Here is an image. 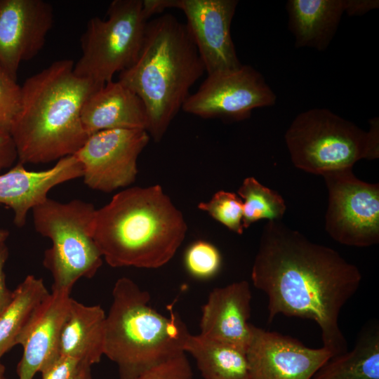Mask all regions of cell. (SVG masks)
Here are the masks:
<instances>
[{
	"label": "cell",
	"instance_id": "cell-15",
	"mask_svg": "<svg viewBox=\"0 0 379 379\" xmlns=\"http://www.w3.org/2000/svg\"><path fill=\"white\" fill-rule=\"evenodd\" d=\"M82 177V168L74 155L65 157L46 170L34 171L18 162L0 173V204L13 212V223L18 228L27 222L28 213L44 202L54 187Z\"/></svg>",
	"mask_w": 379,
	"mask_h": 379
},
{
	"label": "cell",
	"instance_id": "cell-18",
	"mask_svg": "<svg viewBox=\"0 0 379 379\" xmlns=\"http://www.w3.org/2000/svg\"><path fill=\"white\" fill-rule=\"evenodd\" d=\"M81 118L88 136L111 129H148L143 102L119 81L112 80L93 91L83 105Z\"/></svg>",
	"mask_w": 379,
	"mask_h": 379
},
{
	"label": "cell",
	"instance_id": "cell-26",
	"mask_svg": "<svg viewBox=\"0 0 379 379\" xmlns=\"http://www.w3.org/2000/svg\"><path fill=\"white\" fill-rule=\"evenodd\" d=\"M188 272L195 278L207 279L215 276L221 265V255L212 244L198 240L187 248L184 257Z\"/></svg>",
	"mask_w": 379,
	"mask_h": 379
},
{
	"label": "cell",
	"instance_id": "cell-33",
	"mask_svg": "<svg viewBox=\"0 0 379 379\" xmlns=\"http://www.w3.org/2000/svg\"><path fill=\"white\" fill-rule=\"evenodd\" d=\"M144 11L148 18L171 8V0H142Z\"/></svg>",
	"mask_w": 379,
	"mask_h": 379
},
{
	"label": "cell",
	"instance_id": "cell-30",
	"mask_svg": "<svg viewBox=\"0 0 379 379\" xmlns=\"http://www.w3.org/2000/svg\"><path fill=\"white\" fill-rule=\"evenodd\" d=\"M17 159L16 147L10 132L0 129V173L11 168Z\"/></svg>",
	"mask_w": 379,
	"mask_h": 379
},
{
	"label": "cell",
	"instance_id": "cell-11",
	"mask_svg": "<svg viewBox=\"0 0 379 379\" xmlns=\"http://www.w3.org/2000/svg\"><path fill=\"white\" fill-rule=\"evenodd\" d=\"M149 138L142 129H111L89 135L74 154L85 185L103 192L129 186L135 180L137 160Z\"/></svg>",
	"mask_w": 379,
	"mask_h": 379
},
{
	"label": "cell",
	"instance_id": "cell-24",
	"mask_svg": "<svg viewBox=\"0 0 379 379\" xmlns=\"http://www.w3.org/2000/svg\"><path fill=\"white\" fill-rule=\"evenodd\" d=\"M237 193L243 201L244 229L261 219L281 220L286 212V205L283 197L276 191L262 185L254 177L246 178Z\"/></svg>",
	"mask_w": 379,
	"mask_h": 379
},
{
	"label": "cell",
	"instance_id": "cell-19",
	"mask_svg": "<svg viewBox=\"0 0 379 379\" xmlns=\"http://www.w3.org/2000/svg\"><path fill=\"white\" fill-rule=\"evenodd\" d=\"M106 314L100 305H86L72 298L62 325L58 354L90 366L104 355Z\"/></svg>",
	"mask_w": 379,
	"mask_h": 379
},
{
	"label": "cell",
	"instance_id": "cell-1",
	"mask_svg": "<svg viewBox=\"0 0 379 379\" xmlns=\"http://www.w3.org/2000/svg\"><path fill=\"white\" fill-rule=\"evenodd\" d=\"M251 277L267 296L268 322L279 314L311 319L333 357L347 351L338 319L359 287L357 266L334 249L272 220L263 227Z\"/></svg>",
	"mask_w": 379,
	"mask_h": 379
},
{
	"label": "cell",
	"instance_id": "cell-3",
	"mask_svg": "<svg viewBox=\"0 0 379 379\" xmlns=\"http://www.w3.org/2000/svg\"><path fill=\"white\" fill-rule=\"evenodd\" d=\"M187 230L182 213L154 185L124 189L96 209L93 236L110 267L157 269L173 258Z\"/></svg>",
	"mask_w": 379,
	"mask_h": 379
},
{
	"label": "cell",
	"instance_id": "cell-2",
	"mask_svg": "<svg viewBox=\"0 0 379 379\" xmlns=\"http://www.w3.org/2000/svg\"><path fill=\"white\" fill-rule=\"evenodd\" d=\"M74 65L56 60L21 86L20 109L10 128L19 162L57 161L74 155L87 140L81 109L98 88L77 76Z\"/></svg>",
	"mask_w": 379,
	"mask_h": 379
},
{
	"label": "cell",
	"instance_id": "cell-23",
	"mask_svg": "<svg viewBox=\"0 0 379 379\" xmlns=\"http://www.w3.org/2000/svg\"><path fill=\"white\" fill-rule=\"evenodd\" d=\"M49 293L44 280L32 274L13 291L12 300L0 313V359L17 345L18 338Z\"/></svg>",
	"mask_w": 379,
	"mask_h": 379
},
{
	"label": "cell",
	"instance_id": "cell-17",
	"mask_svg": "<svg viewBox=\"0 0 379 379\" xmlns=\"http://www.w3.org/2000/svg\"><path fill=\"white\" fill-rule=\"evenodd\" d=\"M251 297L246 281L212 290L202 307L199 335L246 350L251 336Z\"/></svg>",
	"mask_w": 379,
	"mask_h": 379
},
{
	"label": "cell",
	"instance_id": "cell-5",
	"mask_svg": "<svg viewBox=\"0 0 379 379\" xmlns=\"http://www.w3.org/2000/svg\"><path fill=\"white\" fill-rule=\"evenodd\" d=\"M150 295L128 277L117 279L106 314L104 355L118 368L119 379H134L185 352L190 333L171 309L169 317L149 304Z\"/></svg>",
	"mask_w": 379,
	"mask_h": 379
},
{
	"label": "cell",
	"instance_id": "cell-12",
	"mask_svg": "<svg viewBox=\"0 0 379 379\" xmlns=\"http://www.w3.org/2000/svg\"><path fill=\"white\" fill-rule=\"evenodd\" d=\"M237 0H172L171 8L185 15L186 27L207 74L239 68L231 36Z\"/></svg>",
	"mask_w": 379,
	"mask_h": 379
},
{
	"label": "cell",
	"instance_id": "cell-8",
	"mask_svg": "<svg viewBox=\"0 0 379 379\" xmlns=\"http://www.w3.org/2000/svg\"><path fill=\"white\" fill-rule=\"evenodd\" d=\"M142 0H114L107 18H91L81 36V55L74 72L100 88L132 66L142 48L148 22Z\"/></svg>",
	"mask_w": 379,
	"mask_h": 379
},
{
	"label": "cell",
	"instance_id": "cell-25",
	"mask_svg": "<svg viewBox=\"0 0 379 379\" xmlns=\"http://www.w3.org/2000/svg\"><path fill=\"white\" fill-rule=\"evenodd\" d=\"M197 206L230 230L243 234V201L237 194L220 190L208 201L200 202Z\"/></svg>",
	"mask_w": 379,
	"mask_h": 379
},
{
	"label": "cell",
	"instance_id": "cell-21",
	"mask_svg": "<svg viewBox=\"0 0 379 379\" xmlns=\"http://www.w3.org/2000/svg\"><path fill=\"white\" fill-rule=\"evenodd\" d=\"M312 379H379V326L369 321L354 347L331 358Z\"/></svg>",
	"mask_w": 379,
	"mask_h": 379
},
{
	"label": "cell",
	"instance_id": "cell-29",
	"mask_svg": "<svg viewBox=\"0 0 379 379\" xmlns=\"http://www.w3.org/2000/svg\"><path fill=\"white\" fill-rule=\"evenodd\" d=\"M91 366L79 359L58 354L39 373L41 379H79Z\"/></svg>",
	"mask_w": 379,
	"mask_h": 379
},
{
	"label": "cell",
	"instance_id": "cell-4",
	"mask_svg": "<svg viewBox=\"0 0 379 379\" xmlns=\"http://www.w3.org/2000/svg\"><path fill=\"white\" fill-rule=\"evenodd\" d=\"M205 72L186 25L167 13L148 21L137 60L118 81L142 100L147 132L159 142Z\"/></svg>",
	"mask_w": 379,
	"mask_h": 379
},
{
	"label": "cell",
	"instance_id": "cell-10",
	"mask_svg": "<svg viewBox=\"0 0 379 379\" xmlns=\"http://www.w3.org/2000/svg\"><path fill=\"white\" fill-rule=\"evenodd\" d=\"M276 99L262 74L241 65L235 69L207 74L182 109L204 119L241 121L256 108L273 105Z\"/></svg>",
	"mask_w": 379,
	"mask_h": 379
},
{
	"label": "cell",
	"instance_id": "cell-31",
	"mask_svg": "<svg viewBox=\"0 0 379 379\" xmlns=\"http://www.w3.org/2000/svg\"><path fill=\"white\" fill-rule=\"evenodd\" d=\"M8 255V248L6 242L0 243V313L11 302L13 293V291H11L6 286L4 270Z\"/></svg>",
	"mask_w": 379,
	"mask_h": 379
},
{
	"label": "cell",
	"instance_id": "cell-34",
	"mask_svg": "<svg viewBox=\"0 0 379 379\" xmlns=\"http://www.w3.org/2000/svg\"><path fill=\"white\" fill-rule=\"evenodd\" d=\"M9 234L10 233L8 230L0 228V243L6 242V240L9 237Z\"/></svg>",
	"mask_w": 379,
	"mask_h": 379
},
{
	"label": "cell",
	"instance_id": "cell-14",
	"mask_svg": "<svg viewBox=\"0 0 379 379\" xmlns=\"http://www.w3.org/2000/svg\"><path fill=\"white\" fill-rule=\"evenodd\" d=\"M53 16L44 0H0V66L14 79L20 64L43 48Z\"/></svg>",
	"mask_w": 379,
	"mask_h": 379
},
{
	"label": "cell",
	"instance_id": "cell-36",
	"mask_svg": "<svg viewBox=\"0 0 379 379\" xmlns=\"http://www.w3.org/2000/svg\"><path fill=\"white\" fill-rule=\"evenodd\" d=\"M6 368L0 359V379H6L5 376Z\"/></svg>",
	"mask_w": 379,
	"mask_h": 379
},
{
	"label": "cell",
	"instance_id": "cell-6",
	"mask_svg": "<svg viewBox=\"0 0 379 379\" xmlns=\"http://www.w3.org/2000/svg\"><path fill=\"white\" fill-rule=\"evenodd\" d=\"M369 123L365 132L326 108L299 114L284 136L292 163L302 171L323 175L352 168L361 159L378 158V119Z\"/></svg>",
	"mask_w": 379,
	"mask_h": 379
},
{
	"label": "cell",
	"instance_id": "cell-35",
	"mask_svg": "<svg viewBox=\"0 0 379 379\" xmlns=\"http://www.w3.org/2000/svg\"><path fill=\"white\" fill-rule=\"evenodd\" d=\"M79 379H93L91 368L86 369Z\"/></svg>",
	"mask_w": 379,
	"mask_h": 379
},
{
	"label": "cell",
	"instance_id": "cell-16",
	"mask_svg": "<svg viewBox=\"0 0 379 379\" xmlns=\"http://www.w3.org/2000/svg\"><path fill=\"white\" fill-rule=\"evenodd\" d=\"M71 291L52 289L18 339L22 356L17 366L18 379H33L58 354L61 329L72 298Z\"/></svg>",
	"mask_w": 379,
	"mask_h": 379
},
{
	"label": "cell",
	"instance_id": "cell-9",
	"mask_svg": "<svg viewBox=\"0 0 379 379\" xmlns=\"http://www.w3.org/2000/svg\"><path fill=\"white\" fill-rule=\"evenodd\" d=\"M324 177L328 203L325 230L335 241L367 247L379 241V184L357 178L352 168L329 172Z\"/></svg>",
	"mask_w": 379,
	"mask_h": 379
},
{
	"label": "cell",
	"instance_id": "cell-7",
	"mask_svg": "<svg viewBox=\"0 0 379 379\" xmlns=\"http://www.w3.org/2000/svg\"><path fill=\"white\" fill-rule=\"evenodd\" d=\"M95 211L81 199L62 203L50 198L32 209L35 230L51 241L43 265L53 277L52 289L71 291L79 279L92 278L102 266L93 236Z\"/></svg>",
	"mask_w": 379,
	"mask_h": 379
},
{
	"label": "cell",
	"instance_id": "cell-28",
	"mask_svg": "<svg viewBox=\"0 0 379 379\" xmlns=\"http://www.w3.org/2000/svg\"><path fill=\"white\" fill-rule=\"evenodd\" d=\"M134 379H193L191 365L185 352L145 371Z\"/></svg>",
	"mask_w": 379,
	"mask_h": 379
},
{
	"label": "cell",
	"instance_id": "cell-20",
	"mask_svg": "<svg viewBox=\"0 0 379 379\" xmlns=\"http://www.w3.org/2000/svg\"><path fill=\"white\" fill-rule=\"evenodd\" d=\"M288 29L296 48L326 50L345 11V0H288Z\"/></svg>",
	"mask_w": 379,
	"mask_h": 379
},
{
	"label": "cell",
	"instance_id": "cell-32",
	"mask_svg": "<svg viewBox=\"0 0 379 379\" xmlns=\"http://www.w3.org/2000/svg\"><path fill=\"white\" fill-rule=\"evenodd\" d=\"M378 0H345V11L349 16H359L378 8Z\"/></svg>",
	"mask_w": 379,
	"mask_h": 379
},
{
	"label": "cell",
	"instance_id": "cell-27",
	"mask_svg": "<svg viewBox=\"0 0 379 379\" xmlns=\"http://www.w3.org/2000/svg\"><path fill=\"white\" fill-rule=\"evenodd\" d=\"M21 101V86L0 66V129L10 132L20 109Z\"/></svg>",
	"mask_w": 379,
	"mask_h": 379
},
{
	"label": "cell",
	"instance_id": "cell-13",
	"mask_svg": "<svg viewBox=\"0 0 379 379\" xmlns=\"http://www.w3.org/2000/svg\"><path fill=\"white\" fill-rule=\"evenodd\" d=\"M246 349L251 379H312L333 354L322 347L314 349L277 332L251 324Z\"/></svg>",
	"mask_w": 379,
	"mask_h": 379
},
{
	"label": "cell",
	"instance_id": "cell-22",
	"mask_svg": "<svg viewBox=\"0 0 379 379\" xmlns=\"http://www.w3.org/2000/svg\"><path fill=\"white\" fill-rule=\"evenodd\" d=\"M184 350L190 354L204 379H251L246 350L190 334Z\"/></svg>",
	"mask_w": 379,
	"mask_h": 379
}]
</instances>
